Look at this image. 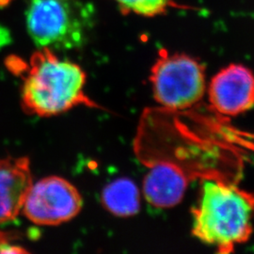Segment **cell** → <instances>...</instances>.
<instances>
[{"label": "cell", "mask_w": 254, "mask_h": 254, "mask_svg": "<svg viewBox=\"0 0 254 254\" xmlns=\"http://www.w3.org/2000/svg\"><path fill=\"white\" fill-rule=\"evenodd\" d=\"M9 66L23 73L21 98L27 113L51 117L79 106L100 108L85 92L87 76L81 67L62 59L53 49L39 48L28 64L14 59Z\"/></svg>", "instance_id": "obj_1"}, {"label": "cell", "mask_w": 254, "mask_h": 254, "mask_svg": "<svg viewBox=\"0 0 254 254\" xmlns=\"http://www.w3.org/2000/svg\"><path fill=\"white\" fill-rule=\"evenodd\" d=\"M191 213L192 235L219 254H231L254 233V193L207 177Z\"/></svg>", "instance_id": "obj_2"}, {"label": "cell", "mask_w": 254, "mask_h": 254, "mask_svg": "<svg viewBox=\"0 0 254 254\" xmlns=\"http://www.w3.org/2000/svg\"><path fill=\"white\" fill-rule=\"evenodd\" d=\"M27 31L39 48L73 49L85 44L91 11L79 0H28Z\"/></svg>", "instance_id": "obj_3"}, {"label": "cell", "mask_w": 254, "mask_h": 254, "mask_svg": "<svg viewBox=\"0 0 254 254\" xmlns=\"http://www.w3.org/2000/svg\"><path fill=\"white\" fill-rule=\"evenodd\" d=\"M149 80L154 100L173 110L190 109L203 98L207 90L204 65L182 53H160Z\"/></svg>", "instance_id": "obj_4"}, {"label": "cell", "mask_w": 254, "mask_h": 254, "mask_svg": "<svg viewBox=\"0 0 254 254\" xmlns=\"http://www.w3.org/2000/svg\"><path fill=\"white\" fill-rule=\"evenodd\" d=\"M82 206L81 195L72 183L48 176L32 184L22 211L34 224L57 226L75 218Z\"/></svg>", "instance_id": "obj_5"}, {"label": "cell", "mask_w": 254, "mask_h": 254, "mask_svg": "<svg viewBox=\"0 0 254 254\" xmlns=\"http://www.w3.org/2000/svg\"><path fill=\"white\" fill-rule=\"evenodd\" d=\"M206 91L218 114L241 115L254 108V73L243 64H229L212 77Z\"/></svg>", "instance_id": "obj_6"}, {"label": "cell", "mask_w": 254, "mask_h": 254, "mask_svg": "<svg viewBox=\"0 0 254 254\" xmlns=\"http://www.w3.org/2000/svg\"><path fill=\"white\" fill-rule=\"evenodd\" d=\"M32 184L27 157L0 159V224L18 217Z\"/></svg>", "instance_id": "obj_7"}, {"label": "cell", "mask_w": 254, "mask_h": 254, "mask_svg": "<svg viewBox=\"0 0 254 254\" xmlns=\"http://www.w3.org/2000/svg\"><path fill=\"white\" fill-rule=\"evenodd\" d=\"M189 186V177L181 167L161 162L155 164L143 180L145 199L155 208L174 207L183 200Z\"/></svg>", "instance_id": "obj_8"}, {"label": "cell", "mask_w": 254, "mask_h": 254, "mask_svg": "<svg viewBox=\"0 0 254 254\" xmlns=\"http://www.w3.org/2000/svg\"><path fill=\"white\" fill-rule=\"evenodd\" d=\"M101 201L112 215L121 218L132 217L140 208V195L136 184L127 178H119L103 190Z\"/></svg>", "instance_id": "obj_9"}, {"label": "cell", "mask_w": 254, "mask_h": 254, "mask_svg": "<svg viewBox=\"0 0 254 254\" xmlns=\"http://www.w3.org/2000/svg\"><path fill=\"white\" fill-rule=\"evenodd\" d=\"M123 14H135L142 17H156L166 14L171 9L184 8L174 0H112Z\"/></svg>", "instance_id": "obj_10"}, {"label": "cell", "mask_w": 254, "mask_h": 254, "mask_svg": "<svg viewBox=\"0 0 254 254\" xmlns=\"http://www.w3.org/2000/svg\"><path fill=\"white\" fill-rule=\"evenodd\" d=\"M27 251L9 241V236L0 232V254H24Z\"/></svg>", "instance_id": "obj_11"}]
</instances>
